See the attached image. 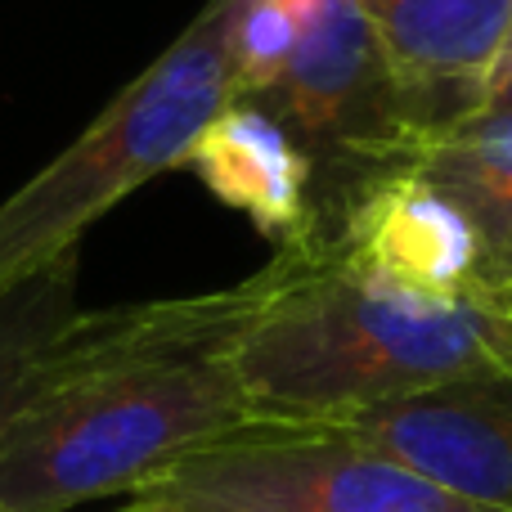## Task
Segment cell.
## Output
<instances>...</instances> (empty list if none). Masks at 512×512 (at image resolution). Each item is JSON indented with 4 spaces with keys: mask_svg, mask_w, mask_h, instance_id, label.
<instances>
[{
    "mask_svg": "<svg viewBox=\"0 0 512 512\" xmlns=\"http://www.w3.org/2000/svg\"><path fill=\"white\" fill-rule=\"evenodd\" d=\"M270 288L274 261L225 292L81 310L0 436V512L131 499L176 454L248 423L234 346Z\"/></svg>",
    "mask_w": 512,
    "mask_h": 512,
    "instance_id": "6da1fadb",
    "label": "cell"
},
{
    "mask_svg": "<svg viewBox=\"0 0 512 512\" xmlns=\"http://www.w3.org/2000/svg\"><path fill=\"white\" fill-rule=\"evenodd\" d=\"M512 364V283L432 297L346 270L306 234L279 243L274 288L234 346L261 423H346Z\"/></svg>",
    "mask_w": 512,
    "mask_h": 512,
    "instance_id": "7a4b0ae2",
    "label": "cell"
},
{
    "mask_svg": "<svg viewBox=\"0 0 512 512\" xmlns=\"http://www.w3.org/2000/svg\"><path fill=\"white\" fill-rule=\"evenodd\" d=\"M234 14L239 0H207L153 68L0 203V292L72 256L90 225L153 176L180 167L198 131L221 108L239 104L230 54Z\"/></svg>",
    "mask_w": 512,
    "mask_h": 512,
    "instance_id": "3957f363",
    "label": "cell"
},
{
    "mask_svg": "<svg viewBox=\"0 0 512 512\" xmlns=\"http://www.w3.org/2000/svg\"><path fill=\"white\" fill-rule=\"evenodd\" d=\"M126 508L140 512H481L369 450L337 423H248L176 454Z\"/></svg>",
    "mask_w": 512,
    "mask_h": 512,
    "instance_id": "277c9868",
    "label": "cell"
},
{
    "mask_svg": "<svg viewBox=\"0 0 512 512\" xmlns=\"http://www.w3.org/2000/svg\"><path fill=\"white\" fill-rule=\"evenodd\" d=\"M301 234L346 270L432 297H472L512 283V265L495 256L477 221L400 162L360 180L333 225L310 216Z\"/></svg>",
    "mask_w": 512,
    "mask_h": 512,
    "instance_id": "5b68a950",
    "label": "cell"
},
{
    "mask_svg": "<svg viewBox=\"0 0 512 512\" xmlns=\"http://www.w3.org/2000/svg\"><path fill=\"white\" fill-rule=\"evenodd\" d=\"M265 99L301 140L387 167L418 140V117L355 0H301V36L279 86Z\"/></svg>",
    "mask_w": 512,
    "mask_h": 512,
    "instance_id": "8992f818",
    "label": "cell"
},
{
    "mask_svg": "<svg viewBox=\"0 0 512 512\" xmlns=\"http://www.w3.org/2000/svg\"><path fill=\"white\" fill-rule=\"evenodd\" d=\"M346 432L481 512H512V364L346 418Z\"/></svg>",
    "mask_w": 512,
    "mask_h": 512,
    "instance_id": "52a82bcc",
    "label": "cell"
},
{
    "mask_svg": "<svg viewBox=\"0 0 512 512\" xmlns=\"http://www.w3.org/2000/svg\"><path fill=\"white\" fill-rule=\"evenodd\" d=\"M355 5L378 32L414 104L423 140L454 131L477 113L504 54L512 0H355Z\"/></svg>",
    "mask_w": 512,
    "mask_h": 512,
    "instance_id": "ba28073f",
    "label": "cell"
},
{
    "mask_svg": "<svg viewBox=\"0 0 512 512\" xmlns=\"http://www.w3.org/2000/svg\"><path fill=\"white\" fill-rule=\"evenodd\" d=\"M225 207L243 212L274 243L310 225V158L256 104H230L198 131L185 162Z\"/></svg>",
    "mask_w": 512,
    "mask_h": 512,
    "instance_id": "9c48e42d",
    "label": "cell"
},
{
    "mask_svg": "<svg viewBox=\"0 0 512 512\" xmlns=\"http://www.w3.org/2000/svg\"><path fill=\"white\" fill-rule=\"evenodd\" d=\"M477 221L499 261L512 265V113L468 117L400 158Z\"/></svg>",
    "mask_w": 512,
    "mask_h": 512,
    "instance_id": "30bf717a",
    "label": "cell"
},
{
    "mask_svg": "<svg viewBox=\"0 0 512 512\" xmlns=\"http://www.w3.org/2000/svg\"><path fill=\"white\" fill-rule=\"evenodd\" d=\"M77 270L81 261L72 252L36 279L0 292V436L41 391L54 346L81 315Z\"/></svg>",
    "mask_w": 512,
    "mask_h": 512,
    "instance_id": "8fae6325",
    "label": "cell"
},
{
    "mask_svg": "<svg viewBox=\"0 0 512 512\" xmlns=\"http://www.w3.org/2000/svg\"><path fill=\"white\" fill-rule=\"evenodd\" d=\"M301 36V0H239L234 14V81H239V99L256 104L279 86L283 68H288L292 50Z\"/></svg>",
    "mask_w": 512,
    "mask_h": 512,
    "instance_id": "7c38bea8",
    "label": "cell"
},
{
    "mask_svg": "<svg viewBox=\"0 0 512 512\" xmlns=\"http://www.w3.org/2000/svg\"><path fill=\"white\" fill-rule=\"evenodd\" d=\"M504 113H512V72L499 81H490L486 99H481V108L472 117H504Z\"/></svg>",
    "mask_w": 512,
    "mask_h": 512,
    "instance_id": "4fadbf2b",
    "label": "cell"
},
{
    "mask_svg": "<svg viewBox=\"0 0 512 512\" xmlns=\"http://www.w3.org/2000/svg\"><path fill=\"white\" fill-rule=\"evenodd\" d=\"M508 72H512V23H508V41H504V54H499V68H495V77H490V81L508 77Z\"/></svg>",
    "mask_w": 512,
    "mask_h": 512,
    "instance_id": "5bb4252c",
    "label": "cell"
},
{
    "mask_svg": "<svg viewBox=\"0 0 512 512\" xmlns=\"http://www.w3.org/2000/svg\"><path fill=\"white\" fill-rule=\"evenodd\" d=\"M122 512H140V508H122Z\"/></svg>",
    "mask_w": 512,
    "mask_h": 512,
    "instance_id": "9a60e30c",
    "label": "cell"
}]
</instances>
